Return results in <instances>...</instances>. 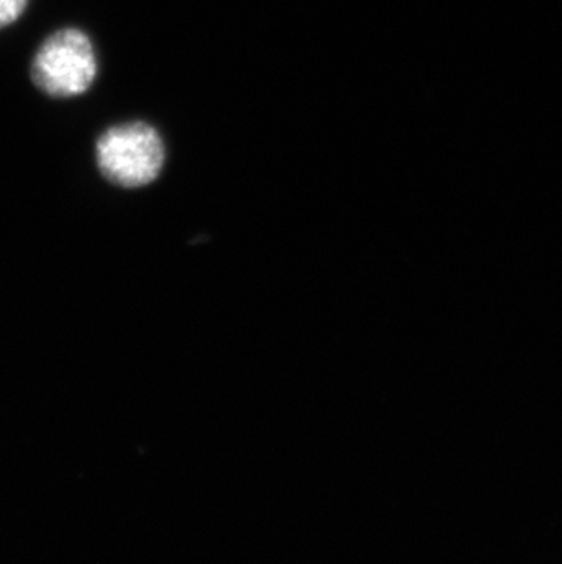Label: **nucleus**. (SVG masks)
I'll return each instance as SVG.
<instances>
[{"label": "nucleus", "mask_w": 562, "mask_h": 564, "mask_svg": "<svg viewBox=\"0 0 562 564\" xmlns=\"http://www.w3.org/2000/svg\"><path fill=\"white\" fill-rule=\"evenodd\" d=\"M165 160L163 138L149 123L116 124L97 139V166L102 176L117 187L150 185L160 176Z\"/></svg>", "instance_id": "f257e3e1"}, {"label": "nucleus", "mask_w": 562, "mask_h": 564, "mask_svg": "<svg viewBox=\"0 0 562 564\" xmlns=\"http://www.w3.org/2000/svg\"><path fill=\"white\" fill-rule=\"evenodd\" d=\"M96 46L79 28H63L44 39L32 61V80L55 99L79 97L96 83Z\"/></svg>", "instance_id": "f03ea898"}, {"label": "nucleus", "mask_w": 562, "mask_h": 564, "mask_svg": "<svg viewBox=\"0 0 562 564\" xmlns=\"http://www.w3.org/2000/svg\"><path fill=\"white\" fill-rule=\"evenodd\" d=\"M30 0H0V30L11 26L26 11Z\"/></svg>", "instance_id": "7ed1b4c3"}]
</instances>
